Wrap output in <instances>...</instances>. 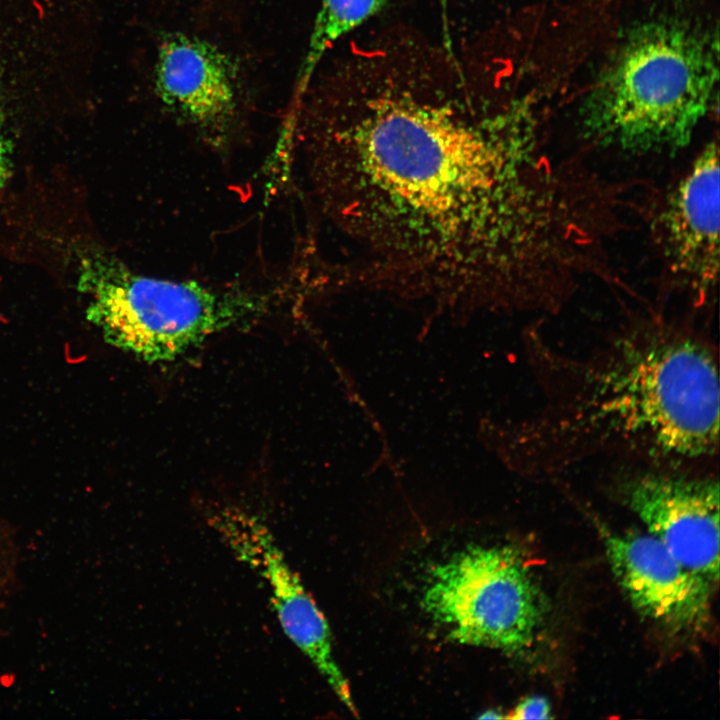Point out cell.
<instances>
[{"label": "cell", "mask_w": 720, "mask_h": 720, "mask_svg": "<svg viewBox=\"0 0 720 720\" xmlns=\"http://www.w3.org/2000/svg\"><path fill=\"white\" fill-rule=\"evenodd\" d=\"M324 118L307 159L344 241L339 280L540 312L588 270L606 183L577 155L551 151L534 101L475 115L387 98Z\"/></svg>", "instance_id": "obj_1"}, {"label": "cell", "mask_w": 720, "mask_h": 720, "mask_svg": "<svg viewBox=\"0 0 720 720\" xmlns=\"http://www.w3.org/2000/svg\"><path fill=\"white\" fill-rule=\"evenodd\" d=\"M524 345L541 402L505 432L518 472L548 479L604 456L696 471L717 457L718 353L688 323L648 307L584 355L555 348L538 323Z\"/></svg>", "instance_id": "obj_2"}, {"label": "cell", "mask_w": 720, "mask_h": 720, "mask_svg": "<svg viewBox=\"0 0 720 720\" xmlns=\"http://www.w3.org/2000/svg\"><path fill=\"white\" fill-rule=\"evenodd\" d=\"M719 80L717 28L680 15L634 24L579 105L592 144L630 154L677 152L712 110Z\"/></svg>", "instance_id": "obj_3"}, {"label": "cell", "mask_w": 720, "mask_h": 720, "mask_svg": "<svg viewBox=\"0 0 720 720\" xmlns=\"http://www.w3.org/2000/svg\"><path fill=\"white\" fill-rule=\"evenodd\" d=\"M77 288L105 341L149 363L174 361L266 305L236 288L141 274L100 250L80 258Z\"/></svg>", "instance_id": "obj_4"}, {"label": "cell", "mask_w": 720, "mask_h": 720, "mask_svg": "<svg viewBox=\"0 0 720 720\" xmlns=\"http://www.w3.org/2000/svg\"><path fill=\"white\" fill-rule=\"evenodd\" d=\"M424 608L458 643L518 652L545 614L543 592L510 546H470L436 566Z\"/></svg>", "instance_id": "obj_5"}, {"label": "cell", "mask_w": 720, "mask_h": 720, "mask_svg": "<svg viewBox=\"0 0 720 720\" xmlns=\"http://www.w3.org/2000/svg\"><path fill=\"white\" fill-rule=\"evenodd\" d=\"M719 148L712 139L688 167L638 206L666 291L694 308L715 297L719 276Z\"/></svg>", "instance_id": "obj_6"}, {"label": "cell", "mask_w": 720, "mask_h": 720, "mask_svg": "<svg viewBox=\"0 0 720 720\" xmlns=\"http://www.w3.org/2000/svg\"><path fill=\"white\" fill-rule=\"evenodd\" d=\"M608 490L679 563L713 586L717 584L720 512L717 477L628 464L610 476Z\"/></svg>", "instance_id": "obj_7"}, {"label": "cell", "mask_w": 720, "mask_h": 720, "mask_svg": "<svg viewBox=\"0 0 720 720\" xmlns=\"http://www.w3.org/2000/svg\"><path fill=\"white\" fill-rule=\"evenodd\" d=\"M210 520L236 557L264 580L285 634L357 716L349 683L334 658L328 622L286 561L270 530L255 516L241 510L222 509Z\"/></svg>", "instance_id": "obj_8"}, {"label": "cell", "mask_w": 720, "mask_h": 720, "mask_svg": "<svg viewBox=\"0 0 720 720\" xmlns=\"http://www.w3.org/2000/svg\"><path fill=\"white\" fill-rule=\"evenodd\" d=\"M611 571L632 607L664 630H696L709 614L713 585L679 563L651 534L600 527Z\"/></svg>", "instance_id": "obj_9"}, {"label": "cell", "mask_w": 720, "mask_h": 720, "mask_svg": "<svg viewBox=\"0 0 720 720\" xmlns=\"http://www.w3.org/2000/svg\"><path fill=\"white\" fill-rule=\"evenodd\" d=\"M154 90L170 111L216 142L224 140L236 118L234 65L224 51L204 39L181 33L162 39Z\"/></svg>", "instance_id": "obj_10"}, {"label": "cell", "mask_w": 720, "mask_h": 720, "mask_svg": "<svg viewBox=\"0 0 720 720\" xmlns=\"http://www.w3.org/2000/svg\"><path fill=\"white\" fill-rule=\"evenodd\" d=\"M387 0H321L304 58L296 76L292 104L307 93L315 70L336 41L377 14Z\"/></svg>", "instance_id": "obj_11"}, {"label": "cell", "mask_w": 720, "mask_h": 720, "mask_svg": "<svg viewBox=\"0 0 720 720\" xmlns=\"http://www.w3.org/2000/svg\"><path fill=\"white\" fill-rule=\"evenodd\" d=\"M506 718L513 720L550 719L552 718L551 706L545 697H527L518 703Z\"/></svg>", "instance_id": "obj_12"}, {"label": "cell", "mask_w": 720, "mask_h": 720, "mask_svg": "<svg viewBox=\"0 0 720 720\" xmlns=\"http://www.w3.org/2000/svg\"><path fill=\"white\" fill-rule=\"evenodd\" d=\"M11 142L7 135L4 120L0 113V191L3 188L10 170Z\"/></svg>", "instance_id": "obj_13"}, {"label": "cell", "mask_w": 720, "mask_h": 720, "mask_svg": "<svg viewBox=\"0 0 720 720\" xmlns=\"http://www.w3.org/2000/svg\"><path fill=\"white\" fill-rule=\"evenodd\" d=\"M503 717H505V716H503L502 714H499V712L495 711V710L487 711V712H485V714L479 716V718H485V719H491V718L499 719V718H503Z\"/></svg>", "instance_id": "obj_14"}]
</instances>
